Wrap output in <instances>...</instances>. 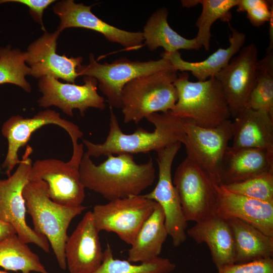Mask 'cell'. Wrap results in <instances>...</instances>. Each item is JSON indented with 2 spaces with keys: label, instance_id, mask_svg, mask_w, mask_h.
Masks as SVG:
<instances>
[{
  "label": "cell",
  "instance_id": "6da1fadb",
  "mask_svg": "<svg viewBox=\"0 0 273 273\" xmlns=\"http://www.w3.org/2000/svg\"><path fill=\"white\" fill-rule=\"evenodd\" d=\"M107 156L106 160L96 165L84 153L79 171L85 189L111 201L141 195L154 182L156 172L152 158L138 164L129 154Z\"/></svg>",
  "mask_w": 273,
  "mask_h": 273
},
{
  "label": "cell",
  "instance_id": "7a4b0ae2",
  "mask_svg": "<svg viewBox=\"0 0 273 273\" xmlns=\"http://www.w3.org/2000/svg\"><path fill=\"white\" fill-rule=\"evenodd\" d=\"M110 109L109 130L105 142L95 144L82 140V144L86 148L85 153L90 157L109 154L133 155L152 151L157 152L173 144H182L185 136L183 121L170 111L153 113L146 118L154 125L153 131L139 127L132 133L126 134L121 130L113 109Z\"/></svg>",
  "mask_w": 273,
  "mask_h": 273
},
{
  "label": "cell",
  "instance_id": "3957f363",
  "mask_svg": "<svg viewBox=\"0 0 273 273\" xmlns=\"http://www.w3.org/2000/svg\"><path fill=\"white\" fill-rule=\"evenodd\" d=\"M189 79L187 72L177 74L173 82L177 100L171 113L184 122L203 128L230 120L229 106L216 78L195 82Z\"/></svg>",
  "mask_w": 273,
  "mask_h": 273
},
{
  "label": "cell",
  "instance_id": "277c9868",
  "mask_svg": "<svg viewBox=\"0 0 273 273\" xmlns=\"http://www.w3.org/2000/svg\"><path fill=\"white\" fill-rule=\"evenodd\" d=\"M23 195L34 230L47 239L59 267L66 270L64 248L68 229L72 220L87 207L82 205L69 207L54 202L48 195L47 184L40 180H29Z\"/></svg>",
  "mask_w": 273,
  "mask_h": 273
},
{
  "label": "cell",
  "instance_id": "5b68a950",
  "mask_svg": "<svg viewBox=\"0 0 273 273\" xmlns=\"http://www.w3.org/2000/svg\"><path fill=\"white\" fill-rule=\"evenodd\" d=\"M177 74V70L169 68L128 82L121 97L124 122L138 124L153 113L171 111L177 100L173 84Z\"/></svg>",
  "mask_w": 273,
  "mask_h": 273
},
{
  "label": "cell",
  "instance_id": "8992f818",
  "mask_svg": "<svg viewBox=\"0 0 273 273\" xmlns=\"http://www.w3.org/2000/svg\"><path fill=\"white\" fill-rule=\"evenodd\" d=\"M32 152V147L27 146L15 172L7 178L0 179V219L12 225L25 243L35 244L49 252L50 245L47 239L31 228L26 220L27 209L23 190L29 181L32 165L29 156Z\"/></svg>",
  "mask_w": 273,
  "mask_h": 273
},
{
  "label": "cell",
  "instance_id": "52a82bcc",
  "mask_svg": "<svg viewBox=\"0 0 273 273\" xmlns=\"http://www.w3.org/2000/svg\"><path fill=\"white\" fill-rule=\"evenodd\" d=\"M173 68L168 59L148 61H131L122 57L110 63H98L93 54L89 63L77 68L79 76L96 78L98 87L106 97L110 108H121V93L124 86L133 79L164 69Z\"/></svg>",
  "mask_w": 273,
  "mask_h": 273
},
{
  "label": "cell",
  "instance_id": "ba28073f",
  "mask_svg": "<svg viewBox=\"0 0 273 273\" xmlns=\"http://www.w3.org/2000/svg\"><path fill=\"white\" fill-rule=\"evenodd\" d=\"M172 181L188 222L216 215L217 184L187 157L177 167Z\"/></svg>",
  "mask_w": 273,
  "mask_h": 273
},
{
  "label": "cell",
  "instance_id": "9c48e42d",
  "mask_svg": "<svg viewBox=\"0 0 273 273\" xmlns=\"http://www.w3.org/2000/svg\"><path fill=\"white\" fill-rule=\"evenodd\" d=\"M156 204L155 201L140 195L96 205L92 212L99 232L114 233L123 242L131 245Z\"/></svg>",
  "mask_w": 273,
  "mask_h": 273
},
{
  "label": "cell",
  "instance_id": "30bf717a",
  "mask_svg": "<svg viewBox=\"0 0 273 273\" xmlns=\"http://www.w3.org/2000/svg\"><path fill=\"white\" fill-rule=\"evenodd\" d=\"M183 123L185 136L182 144L187 157L220 185L223 158L233 137L232 121L230 119L212 128Z\"/></svg>",
  "mask_w": 273,
  "mask_h": 273
},
{
  "label": "cell",
  "instance_id": "8fae6325",
  "mask_svg": "<svg viewBox=\"0 0 273 273\" xmlns=\"http://www.w3.org/2000/svg\"><path fill=\"white\" fill-rule=\"evenodd\" d=\"M181 145V143L177 142L157 152L158 182L151 192L143 195L161 207L168 235L171 237L174 247L184 243L187 237L188 221L184 215L171 176L172 163Z\"/></svg>",
  "mask_w": 273,
  "mask_h": 273
},
{
  "label": "cell",
  "instance_id": "7c38bea8",
  "mask_svg": "<svg viewBox=\"0 0 273 273\" xmlns=\"http://www.w3.org/2000/svg\"><path fill=\"white\" fill-rule=\"evenodd\" d=\"M48 124L59 126L69 134L72 142L73 151L77 150L82 146V144L78 143V139L83 136L79 127L62 118L60 113L54 110L41 111L31 118H24L19 115L12 116L3 123L1 128L2 133L8 143L7 153L2 164L8 176L21 162L18 154L20 148L27 145L34 131Z\"/></svg>",
  "mask_w": 273,
  "mask_h": 273
},
{
  "label": "cell",
  "instance_id": "4fadbf2b",
  "mask_svg": "<svg viewBox=\"0 0 273 273\" xmlns=\"http://www.w3.org/2000/svg\"><path fill=\"white\" fill-rule=\"evenodd\" d=\"M81 159L71 156L66 162L53 158L36 160L32 163L29 180L45 181L50 198L57 203L69 207L82 205L85 189L79 171Z\"/></svg>",
  "mask_w": 273,
  "mask_h": 273
},
{
  "label": "cell",
  "instance_id": "5bb4252c",
  "mask_svg": "<svg viewBox=\"0 0 273 273\" xmlns=\"http://www.w3.org/2000/svg\"><path fill=\"white\" fill-rule=\"evenodd\" d=\"M83 82L79 85L62 83L51 76L40 78L38 86L42 95L37 101L38 105L44 108L56 106L70 117L73 116L74 109H78L82 116L90 108L104 110L106 104L97 92V80L84 76Z\"/></svg>",
  "mask_w": 273,
  "mask_h": 273
},
{
  "label": "cell",
  "instance_id": "9a60e30c",
  "mask_svg": "<svg viewBox=\"0 0 273 273\" xmlns=\"http://www.w3.org/2000/svg\"><path fill=\"white\" fill-rule=\"evenodd\" d=\"M258 50L254 43L242 47L216 76L228 103L231 117L242 111L255 85Z\"/></svg>",
  "mask_w": 273,
  "mask_h": 273
},
{
  "label": "cell",
  "instance_id": "2e32d148",
  "mask_svg": "<svg viewBox=\"0 0 273 273\" xmlns=\"http://www.w3.org/2000/svg\"><path fill=\"white\" fill-rule=\"evenodd\" d=\"M94 5L76 4L73 0L56 3L53 11L60 19L57 30L60 32L72 27L92 30L102 34L108 41L119 44L127 51L137 50L144 45L142 32L128 31L110 25L92 12Z\"/></svg>",
  "mask_w": 273,
  "mask_h": 273
},
{
  "label": "cell",
  "instance_id": "e0dca14e",
  "mask_svg": "<svg viewBox=\"0 0 273 273\" xmlns=\"http://www.w3.org/2000/svg\"><path fill=\"white\" fill-rule=\"evenodd\" d=\"M60 33L57 30L51 33L45 31L28 47L25 62L30 68V75L36 78L51 76L75 83L79 76L77 68L81 65L83 58H68L56 53L57 40Z\"/></svg>",
  "mask_w": 273,
  "mask_h": 273
},
{
  "label": "cell",
  "instance_id": "ac0fdd59",
  "mask_svg": "<svg viewBox=\"0 0 273 273\" xmlns=\"http://www.w3.org/2000/svg\"><path fill=\"white\" fill-rule=\"evenodd\" d=\"M99 232L92 211L86 212L66 240L64 251L70 273H93L103 259Z\"/></svg>",
  "mask_w": 273,
  "mask_h": 273
},
{
  "label": "cell",
  "instance_id": "d6986e66",
  "mask_svg": "<svg viewBox=\"0 0 273 273\" xmlns=\"http://www.w3.org/2000/svg\"><path fill=\"white\" fill-rule=\"evenodd\" d=\"M216 215L225 220L237 218L273 237V203L261 201L233 193L216 185Z\"/></svg>",
  "mask_w": 273,
  "mask_h": 273
},
{
  "label": "cell",
  "instance_id": "ffe728a7",
  "mask_svg": "<svg viewBox=\"0 0 273 273\" xmlns=\"http://www.w3.org/2000/svg\"><path fill=\"white\" fill-rule=\"evenodd\" d=\"M186 233L197 243L207 245L217 268L235 263V241L226 220L215 215L196 222Z\"/></svg>",
  "mask_w": 273,
  "mask_h": 273
},
{
  "label": "cell",
  "instance_id": "44dd1931",
  "mask_svg": "<svg viewBox=\"0 0 273 273\" xmlns=\"http://www.w3.org/2000/svg\"><path fill=\"white\" fill-rule=\"evenodd\" d=\"M268 171H273V155L266 150L228 146L222 162L220 185L243 181Z\"/></svg>",
  "mask_w": 273,
  "mask_h": 273
},
{
  "label": "cell",
  "instance_id": "7402d4cb",
  "mask_svg": "<svg viewBox=\"0 0 273 273\" xmlns=\"http://www.w3.org/2000/svg\"><path fill=\"white\" fill-rule=\"evenodd\" d=\"M232 122L235 149H264L273 155V118L260 111L245 108Z\"/></svg>",
  "mask_w": 273,
  "mask_h": 273
},
{
  "label": "cell",
  "instance_id": "603a6c76",
  "mask_svg": "<svg viewBox=\"0 0 273 273\" xmlns=\"http://www.w3.org/2000/svg\"><path fill=\"white\" fill-rule=\"evenodd\" d=\"M229 35V46L226 49L219 48L205 60L196 62L184 60L179 51L173 53L163 52L160 56L168 59L174 69L181 72H191L198 81H205L215 76L224 68L243 47L246 35L243 32L231 27Z\"/></svg>",
  "mask_w": 273,
  "mask_h": 273
},
{
  "label": "cell",
  "instance_id": "cb8c5ba5",
  "mask_svg": "<svg viewBox=\"0 0 273 273\" xmlns=\"http://www.w3.org/2000/svg\"><path fill=\"white\" fill-rule=\"evenodd\" d=\"M167 236L164 212L157 203L130 245L127 260L142 263L159 257Z\"/></svg>",
  "mask_w": 273,
  "mask_h": 273
},
{
  "label": "cell",
  "instance_id": "d4e9b609",
  "mask_svg": "<svg viewBox=\"0 0 273 273\" xmlns=\"http://www.w3.org/2000/svg\"><path fill=\"white\" fill-rule=\"evenodd\" d=\"M168 11L166 8L156 10L147 20L143 33L144 45L151 51L159 47L170 53L179 50H199L201 47L195 38L188 39L181 36L171 28L167 21Z\"/></svg>",
  "mask_w": 273,
  "mask_h": 273
},
{
  "label": "cell",
  "instance_id": "484cf974",
  "mask_svg": "<svg viewBox=\"0 0 273 273\" xmlns=\"http://www.w3.org/2000/svg\"><path fill=\"white\" fill-rule=\"evenodd\" d=\"M233 232L235 245V262L243 263L272 258L273 237L237 218L226 220Z\"/></svg>",
  "mask_w": 273,
  "mask_h": 273
},
{
  "label": "cell",
  "instance_id": "4316f807",
  "mask_svg": "<svg viewBox=\"0 0 273 273\" xmlns=\"http://www.w3.org/2000/svg\"><path fill=\"white\" fill-rule=\"evenodd\" d=\"M0 267L21 273H49L39 256L16 234L0 240Z\"/></svg>",
  "mask_w": 273,
  "mask_h": 273
},
{
  "label": "cell",
  "instance_id": "83f0119b",
  "mask_svg": "<svg viewBox=\"0 0 273 273\" xmlns=\"http://www.w3.org/2000/svg\"><path fill=\"white\" fill-rule=\"evenodd\" d=\"M239 0H193L181 1L183 7L190 8L198 4L202 6L201 13L196 26L198 32L195 37L199 44L207 51L210 48L211 28L217 20L230 24L232 18L231 9L236 7Z\"/></svg>",
  "mask_w": 273,
  "mask_h": 273
},
{
  "label": "cell",
  "instance_id": "f1b7e54d",
  "mask_svg": "<svg viewBox=\"0 0 273 273\" xmlns=\"http://www.w3.org/2000/svg\"><path fill=\"white\" fill-rule=\"evenodd\" d=\"M245 108L260 111L273 118V51L258 61L254 87Z\"/></svg>",
  "mask_w": 273,
  "mask_h": 273
},
{
  "label": "cell",
  "instance_id": "f546056e",
  "mask_svg": "<svg viewBox=\"0 0 273 273\" xmlns=\"http://www.w3.org/2000/svg\"><path fill=\"white\" fill-rule=\"evenodd\" d=\"M175 264L167 258L158 257L148 261L135 265L128 260L115 259L110 245L103 251L100 266L93 273H170Z\"/></svg>",
  "mask_w": 273,
  "mask_h": 273
},
{
  "label": "cell",
  "instance_id": "4dcf8cb0",
  "mask_svg": "<svg viewBox=\"0 0 273 273\" xmlns=\"http://www.w3.org/2000/svg\"><path fill=\"white\" fill-rule=\"evenodd\" d=\"M26 58V52L12 49L10 46L0 48V84H13L27 93L31 92V85L25 78L31 72L25 64Z\"/></svg>",
  "mask_w": 273,
  "mask_h": 273
},
{
  "label": "cell",
  "instance_id": "1f68e13d",
  "mask_svg": "<svg viewBox=\"0 0 273 273\" xmlns=\"http://www.w3.org/2000/svg\"><path fill=\"white\" fill-rule=\"evenodd\" d=\"M222 186L233 193L273 203V171L266 172L243 181Z\"/></svg>",
  "mask_w": 273,
  "mask_h": 273
},
{
  "label": "cell",
  "instance_id": "d6a6232c",
  "mask_svg": "<svg viewBox=\"0 0 273 273\" xmlns=\"http://www.w3.org/2000/svg\"><path fill=\"white\" fill-rule=\"evenodd\" d=\"M218 273H273V259L267 258L221 266Z\"/></svg>",
  "mask_w": 273,
  "mask_h": 273
},
{
  "label": "cell",
  "instance_id": "836d02e7",
  "mask_svg": "<svg viewBox=\"0 0 273 273\" xmlns=\"http://www.w3.org/2000/svg\"><path fill=\"white\" fill-rule=\"evenodd\" d=\"M272 6V1L263 0L261 4L246 12L247 18L253 26L259 27L273 16Z\"/></svg>",
  "mask_w": 273,
  "mask_h": 273
},
{
  "label": "cell",
  "instance_id": "e575fe53",
  "mask_svg": "<svg viewBox=\"0 0 273 273\" xmlns=\"http://www.w3.org/2000/svg\"><path fill=\"white\" fill-rule=\"evenodd\" d=\"M54 0H0V4L7 3H18L27 6L29 9V13L34 20L41 25L42 29L45 31L42 21L44 10L54 3Z\"/></svg>",
  "mask_w": 273,
  "mask_h": 273
},
{
  "label": "cell",
  "instance_id": "d590c367",
  "mask_svg": "<svg viewBox=\"0 0 273 273\" xmlns=\"http://www.w3.org/2000/svg\"><path fill=\"white\" fill-rule=\"evenodd\" d=\"M263 0H239L237 5V11L247 12L254 8L260 5Z\"/></svg>",
  "mask_w": 273,
  "mask_h": 273
},
{
  "label": "cell",
  "instance_id": "8d00e7d4",
  "mask_svg": "<svg viewBox=\"0 0 273 273\" xmlns=\"http://www.w3.org/2000/svg\"><path fill=\"white\" fill-rule=\"evenodd\" d=\"M15 234H16L13 227L0 219V240Z\"/></svg>",
  "mask_w": 273,
  "mask_h": 273
},
{
  "label": "cell",
  "instance_id": "74e56055",
  "mask_svg": "<svg viewBox=\"0 0 273 273\" xmlns=\"http://www.w3.org/2000/svg\"><path fill=\"white\" fill-rule=\"evenodd\" d=\"M268 22H269V43L266 52H271L273 51V16L271 17Z\"/></svg>",
  "mask_w": 273,
  "mask_h": 273
},
{
  "label": "cell",
  "instance_id": "f35d334b",
  "mask_svg": "<svg viewBox=\"0 0 273 273\" xmlns=\"http://www.w3.org/2000/svg\"><path fill=\"white\" fill-rule=\"evenodd\" d=\"M0 273H9V272H6V271H2V270H0Z\"/></svg>",
  "mask_w": 273,
  "mask_h": 273
},
{
  "label": "cell",
  "instance_id": "ab89813d",
  "mask_svg": "<svg viewBox=\"0 0 273 273\" xmlns=\"http://www.w3.org/2000/svg\"><path fill=\"white\" fill-rule=\"evenodd\" d=\"M0 170H1V165H0Z\"/></svg>",
  "mask_w": 273,
  "mask_h": 273
}]
</instances>
